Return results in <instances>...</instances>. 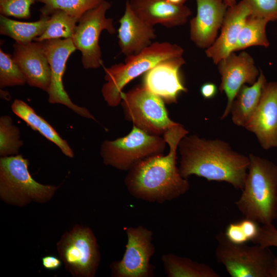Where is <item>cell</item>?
Instances as JSON below:
<instances>
[{
  "mask_svg": "<svg viewBox=\"0 0 277 277\" xmlns=\"http://www.w3.org/2000/svg\"><path fill=\"white\" fill-rule=\"evenodd\" d=\"M267 80L260 70L256 81L252 85H243L236 93L232 104L230 112L233 123L245 127L256 110Z\"/></svg>",
  "mask_w": 277,
  "mask_h": 277,
  "instance_id": "21",
  "label": "cell"
},
{
  "mask_svg": "<svg viewBox=\"0 0 277 277\" xmlns=\"http://www.w3.org/2000/svg\"><path fill=\"white\" fill-rule=\"evenodd\" d=\"M44 268L49 270H55L59 269L62 265V261L54 255H46L42 259Z\"/></svg>",
  "mask_w": 277,
  "mask_h": 277,
  "instance_id": "34",
  "label": "cell"
},
{
  "mask_svg": "<svg viewBox=\"0 0 277 277\" xmlns=\"http://www.w3.org/2000/svg\"><path fill=\"white\" fill-rule=\"evenodd\" d=\"M181 46L168 42H155L139 53L126 56L124 63L105 68L101 92L105 101L110 107H116L121 102L123 89L130 82L153 67L161 61L183 56Z\"/></svg>",
  "mask_w": 277,
  "mask_h": 277,
  "instance_id": "4",
  "label": "cell"
},
{
  "mask_svg": "<svg viewBox=\"0 0 277 277\" xmlns=\"http://www.w3.org/2000/svg\"><path fill=\"white\" fill-rule=\"evenodd\" d=\"M251 11L243 0L228 7L225 13L220 35L214 43L205 50L206 56L214 64L217 63L233 50L244 23Z\"/></svg>",
  "mask_w": 277,
  "mask_h": 277,
  "instance_id": "19",
  "label": "cell"
},
{
  "mask_svg": "<svg viewBox=\"0 0 277 277\" xmlns=\"http://www.w3.org/2000/svg\"><path fill=\"white\" fill-rule=\"evenodd\" d=\"M133 11L143 20L154 26L160 24L173 28L185 24L191 14L186 6L175 5L164 0H128Z\"/></svg>",
  "mask_w": 277,
  "mask_h": 277,
  "instance_id": "20",
  "label": "cell"
},
{
  "mask_svg": "<svg viewBox=\"0 0 277 277\" xmlns=\"http://www.w3.org/2000/svg\"><path fill=\"white\" fill-rule=\"evenodd\" d=\"M121 97L125 119L149 134L160 136L178 124L169 117L164 101L143 85L122 92Z\"/></svg>",
  "mask_w": 277,
  "mask_h": 277,
  "instance_id": "7",
  "label": "cell"
},
{
  "mask_svg": "<svg viewBox=\"0 0 277 277\" xmlns=\"http://www.w3.org/2000/svg\"><path fill=\"white\" fill-rule=\"evenodd\" d=\"M196 15L190 21V37L198 48L210 47L215 42L228 8L223 0H195Z\"/></svg>",
  "mask_w": 277,
  "mask_h": 277,
  "instance_id": "16",
  "label": "cell"
},
{
  "mask_svg": "<svg viewBox=\"0 0 277 277\" xmlns=\"http://www.w3.org/2000/svg\"><path fill=\"white\" fill-rule=\"evenodd\" d=\"M80 19L61 10H55L50 15L46 30L34 41L42 42L53 38H72Z\"/></svg>",
  "mask_w": 277,
  "mask_h": 277,
  "instance_id": "26",
  "label": "cell"
},
{
  "mask_svg": "<svg viewBox=\"0 0 277 277\" xmlns=\"http://www.w3.org/2000/svg\"><path fill=\"white\" fill-rule=\"evenodd\" d=\"M13 57L24 73L27 84L48 92L51 70L43 42H15Z\"/></svg>",
  "mask_w": 277,
  "mask_h": 277,
  "instance_id": "17",
  "label": "cell"
},
{
  "mask_svg": "<svg viewBox=\"0 0 277 277\" xmlns=\"http://www.w3.org/2000/svg\"><path fill=\"white\" fill-rule=\"evenodd\" d=\"M216 240L215 259L231 276L270 277L276 256L269 247L233 243L222 231L216 234Z\"/></svg>",
  "mask_w": 277,
  "mask_h": 277,
  "instance_id": "6",
  "label": "cell"
},
{
  "mask_svg": "<svg viewBox=\"0 0 277 277\" xmlns=\"http://www.w3.org/2000/svg\"><path fill=\"white\" fill-rule=\"evenodd\" d=\"M118 44L121 52L126 56L135 55L149 46L156 37L153 26L141 18L132 9L128 0L119 20Z\"/></svg>",
  "mask_w": 277,
  "mask_h": 277,
  "instance_id": "18",
  "label": "cell"
},
{
  "mask_svg": "<svg viewBox=\"0 0 277 277\" xmlns=\"http://www.w3.org/2000/svg\"><path fill=\"white\" fill-rule=\"evenodd\" d=\"M51 70L48 101L66 106L77 114L87 118L96 120L88 110L74 104L65 91L63 78L70 55L76 49L72 38H53L42 41Z\"/></svg>",
  "mask_w": 277,
  "mask_h": 277,
  "instance_id": "12",
  "label": "cell"
},
{
  "mask_svg": "<svg viewBox=\"0 0 277 277\" xmlns=\"http://www.w3.org/2000/svg\"><path fill=\"white\" fill-rule=\"evenodd\" d=\"M37 0H0L1 15L17 18L31 17L30 7Z\"/></svg>",
  "mask_w": 277,
  "mask_h": 277,
  "instance_id": "30",
  "label": "cell"
},
{
  "mask_svg": "<svg viewBox=\"0 0 277 277\" xmlns=\"http://www.w3.org/2000/svg\"><path fill=\"white\" fill-rule=\"evenodd\" d=\"M26 78L13 56L0 50V87L22 86Z\"/></svg>",
  "mask_w": 277,
  "mask_h": 277,
  "instance_id": "29",
  "label": "cell"
},
{
  "mask_svg": "<svg viewBox=\"0 0 277 277\" xmlns=\"http://www.w3.org/2000/svg\"><path fill=\"white\" fill-rule=\"evenodd\" d=\"M251 14L270 21H277V0H243Z\"/></svg>",
  "mask_w": 277,
  "mask_h": 277,
  "instance_id": "31",
  "label": "cell"
},
{
  "mask_svg": "<svg viewBox=\"0 0 277 277\" xmlns=\"http://www.w3.org/2000/svg\"><path fill=\"white\" fill-rule=\"evenodd\" d=\"M185 64L183 56L161 61L145 73L143 85L167 103H175L179 94L188 91L180 74Z\"/></svg>",
  "mask_w": 277,
  "mask_h": 277,
  "instance_id": "15",
  "label": "cell"
},
{
  "mask_svg": "<svg viewBox=\"0 0 277 277\" xmlns=\"http://www.w3.org/2000/svg\"><path fill=\"white\" fill-rule=\"evenodd\" d=\"M166 2L175 5H184L185 3L188 0H164Z\"/></svg>",
  "mask_w": 277,
  "mask_h": 277,
  "instance_id": "37",
  "label": "cell"
},
{
  "mask_svg": "<svg viewBox=\"0 0 277 277\" xmlns=\"http://www.w3.org/2000/svg\"><path fill=\"white\" fill-rule=\"evenodd\" d=\"M106 0H37L44 4L41 14L50 15L55 10H61L79 19L87 11L96 8Z\"/></svg>",
  "mask_w": 277,
  "mask_h": 277,
  "instance_id": "27",
  "label": "cell"
},
{
  "mask_svg": "<svg viewBox=\"0 0 277 277\" xmlns=\"http://www.w3.org/2000/svg\"><path fill=\"white\" fill-rule=\"evenodd\" d=\"M179 171L187 179L191 175L208 181L224 182L237 190L244 187L249 165V156L233 150L220 139H206L186 135L178 145Z\"/></svg>",
  "mask_w": 277,
  "mask_h": 277,
  "instance_id": "2",
  "label": "cell"
},
{
  "mask_svg": "<svg viewBox=\"0 0 277 277\" xmlns=\"http://www.w3.org/2000/svg\"><path fill=\"white\" fill-rule=\"evenodd\" d=\"M270 277H277V257L275 258L272 268L271 271Z\"/></svg>",
  "mask_w": 277,
  "mask_h": 277,
  "instance_id": "36",
  "label": "cell"
},
{
  "mask_svg": "<svg viewBox=\"0 0 277 277\" xmlns=\"http://www.w3.org/2000/svg\"><path fill=\"white\" fill-rule=\"evenodd\" d=\"M264 150L277 148V82H266L258 106L244 127Z\"/></svg>",
  "mask_w": 277,
  "mask_h": 277,
  "instance_id": "14",
  "label": "cell"
},
{
  "mask_svg": "<svg viewBox=\"0 0 277 277\" xmlns=\"http://www.w3.org/2000/svg\"><path fill=\"white\" fill-rule=\"evenodd\" d=\"M224 233L228 240L233 243L242 244L248 242L239 221L230 223L226 227Z\"/></svg>",
  "mask_w": 277,
  "mask_h": 277,
  "instance_id": "33",
  "label": "cell"
},
{
  "mask_svg": "<svg viewBox=\"0 0 277 277\" xmlns=\"http://www.w3.org/2000/svg\"><path fill=\"white\" fill-rule=\"evenodd\" d=\"M111 6L109 2L104 1L86 12L76 26L72 39L76 49L82 53V62L85 69H96L103 64L99 45L101 32L105 30L110 34L116 32L113 19L106 16Z\"/></svg>",
  "mask_w": 277,
  "mask_h": 277,
  "instance_id": "10",
  "label": "cell"
},
{
  "mask_svg": "<svg viewBox=\"0 0 277 277\" xmlns=\"http://www.w3.org/2000/svg\"><path fill=\"white\" fill-rule=\"evenodd\" d=\"M188 134L179 123L164 133L169 146L168 154L146 158L128 171L124 183L130 194L145 202L162 204L189 191V182L181 175L176 162L179 143Z\"/></svg>",
  "mask_w": 277,
  "mask_h": 277,
  "instance_id": "1",
  "label": "cell"
},
{
  "mask_svg": "<svg viewBox=\"0 0 277 277\" xmlns=\"http://www.w3.org/2000/svg\"><path fill=\"white\" fill-rule=\"evenodd\" d=\"M50 15L41 14L39 19L32 22L13 20L0 15V33L20 44H27L40 36L46 30Z\"/></svg>",
  "mask_w": 277,
  "mask_h": 277,
  "instance_id": "23",
  "label": "cell"
},
{
  "mask_svg": "<svg viewBox=\"0 0 277 277\" xmlns=\"http://www.w3.org/2000/svg\"><path fill=\"white\" fill-rule=\"evenodd\" d=\"M228 7H232L236 4V0H223Z\"/></svg>",
  "mask_w": 277,
  "mask_h": 277,
  "instance_id": "38",
  "label": "cell"
},
{
  "mask_svg": "<svg viewBox=\"0 0 277 277\" xmlns=\"http://www.w3.org/2000/svg\"><path fill=\"white\" fill-rule=\"evenodd\" d=\"M269 21L266 19L256 17L251 14L246 18L233 52L245 49L252 46L268 47V39L266 27Z\"/></svg>",
  "mask_w": 277,
  "mask_h": 277,
  "instance_id": "25",
  "label": "cell"
},
{
  "mask_svg": "<svg viewBox=\"0 0 277 277\" xmlns=\"http://www.w3.org/2000/svg\"><path fill=\"white\" fill-rule=\"evenodd\" d=\"M200 92L204 98L211 99L216 95L217 88L214 83H206L201 86Z\"/></svg>",
  "mask_w": 277,
  "mask_h": 277,
  "instance_id": "35",
  "label": "cell"
},
{
  "mask_svg": "<svg viewBox=\"0 0 277 277\" xmlns=\"http://www.w3.org/2000/svg\"><path fill=\"white\" fill-rule=\"evenodd\" d=\"M127 237L122 259L110 264L113 277H152L155 266L150 259L155 251L153 233L143 226L125 227Z\"/></svg>",
  "mask_w": 277,
  "mask_h": 277,
  "instance_id": "11",
  "label": "cell"
},
{
  "mask_svg": "<svg viewBox=\"0 0 277 277\" xmlns=\"http://www.w3.org/2000/svg\"><path fill=\"white\" fill-rule=\"evenodd\" d=\"M248 156L247 174L236 206L246 218L272 224L277 218V165L252 153Z\"/></svg>",
  "mask_w": 277,
  "mask_h": 277,
  "instance_id": "3",
  "label": "cell"
},
{
  "mask_svg": "<svg viewBox=\"0 0 277 277\" xmlns=\"http://www.w3.org/2000/svg\"><path fill=\"white\" fill-rule=\"evenodd\" d=\"M166 145L164 137L149 134L133 125L127 135L113 141H104L100 152L105 165L128 171L141 160L163 154Z\"/></svg>",
  "mask_w": 277,
  "mask_h": 277,
  "instance_id": "8",
  "label": "cell"
},
{
  "mask_svg": "<svg viewBox=\"0 0 277 277\" xmlns=\"http://www.w3.org/2000/svg\"><path fill=\"white\" fill-rule=\"evenodd\" d=\"M168 277H219L220 274L207 264L199 263L187 257L173 253L162 256Z\"/></svg>",
  "mask_w": 277,
  "mask_h": 277,
  "instance_id": "24",
  "label": "cell"
},
{
  "mask_svg": "<svg viewBox=\"0 0 277 277\" xmlns=\"http://www.w3.org/2000/svg\"><path fill=\"white\" fill-rule=\"evenodd\" d=\"M56 246L60 259L72 275L95 276L101 254L96 238L89 227L75 225L62 235Z\"/></svg>",
  "mask_w": 277,
  "mask_h": 277,
  "instance_id": "9",
  "label": "cell"
},
{
  "mask_svg": "<svg viewBox=\"0 0 277 277\" xmlns=\"http://www.w3.org/2000/svg\"><path fill=\"white\" fill-rule=\"evenodd\" d=\"M13 113L33 130L37 131L47 140L56 145L67 156L72 158L74 153L68 143L63 139L44 118L38 115L28 104L16 99L11 105Z\"/></svg>",
  "mask_w": 277,
  "mask_h": 277,
  "instance_id": "22",
  "label": "cell"
},
{
  "mask_svg": "<svg viewBox=\"0 0 277 277\" xmlns=\"http://www.w3.org/2000/svg\"><path fill=\"white\" fill-rule=\"evenodd\" d=\"M28 166V160L22 155L1 158L0 197L6 203L19 207L32 202L44 203L59 188L36 182L30 174Z\"/></svg>",
  "mask_w": 277,
  "mask_h": 277,
  "instance_id": "5",
  "label": "cell"
},
{
  "mask_svg": "<svg viewBox=\"0 0 277 277\" xmlns=\"http://www.w3.org/2000/svg\"><path fill=\"white\" fill-rule=\"evenodd\" d=\"M217 65L221 75L219 89L227 98L226 107L221 117L223 120L230 114L232 104L241 87L246 84H253L260 75V70L255 66L252 56L245 51L239 54L231 52Z\"/></svg>",
  "mask_w": 277,
  "mask_h": 277,
  "instance_id": "13",
  "label": "cell"
},
{
  "mask_svg": "<svg viewBox=\"0 0 277 277\" xmlns=\"http://www.w3.org/2000/svg\"><path fill=\"white\" fill-rule=\"evenodd\" d=\"M252 242L264 247L277 248V229L272 223L262 225L256 238Z\"/></svg>",
  "mask_w": 277,
  "mask_h": 277,
  "instance_id": "32",
  "label": "cell"
},
{
  "mask_svg": "<svg viewBox=\"0 0 277 277\" xmlns=\"http://www.w3.org/2000/svg\"><path fill=\"white\" fill-rule=\"evenodd\" d=\"M23 145L20 140L19 129L13 125L12 120L8 115L0 118V155L2 157L17 154Z\"/></svg>",
  "mask_w": 277,
  "mask_h": 277,
  "instance_id": "28",
  "label": "cell"
}]
</instances>
